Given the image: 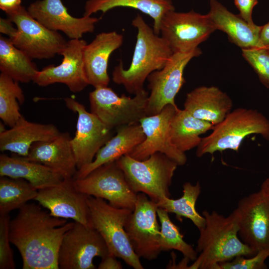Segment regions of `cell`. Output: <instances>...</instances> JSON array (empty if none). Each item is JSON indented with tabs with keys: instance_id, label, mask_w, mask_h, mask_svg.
<instances>
[{
	"instance_id": "6da1fadb",
	"label": "cell",
	"mask_w": 269,
	"mask_h": 269,
	"mask_svg": "<svg viewBox=\"0 0 269 269\" xmlns=\"http://www.w3.org/2000/svg\"><path fill=\"white\" fill-rule=\"evenodd\" d=\"M74 223L54 217L34 203L20 208L10 220L9 236L20 253L22 269H59V249L65 233Z\"/></svg>"
},
{
	"instance_id": "7a4b0ae2",
	"label": "cell",
	"mask_w": 269,
	"mask_h": 269,
	"mask_svg": "<svg viewBox=\"0 0 269 269\" xmlns=\"http://www.w3.org/2000/svg\"><path fill=\"white\" fill-rule=\"evenodd\" d=\"M202 215L205 219V225L199 230L196 249L200 255L188 269H218L220 263L237 256L255 255L238 237L239 225L234 211L227 217L216 211L204 210Z\"/></svg>"
},
{
	"instance_id": "3957f363",
	"label": "cell",
	"mask_w": 269,
	"mask_h": 269,
	"mask_svg": "<svg viewBox=\"0 0 269 269\" xmlns=\"http://www.w3.org/2000/svg\"><path fill=\"white\" fill-rule=\"evenodd\" d=\"M132 24L137 32L131 63L125 69L120 61L114 69L112 79L122 85L128 92L135 95L144 89V82L151 73L164 67L173 52L139 14L133 19Z\"/></svg>"
},
{
	"instance_id": "277c9868",
	"label": "cell",
	"mask_w": 269,
	"mask_h": 269,
	"mask_svg": "<svg viewBox=\"0 0 269 269\" xmlns=\"http://www.w3.org/2000/svg\"><path fill=\"white\" fill-rule=\"evenodd\" d=\"M212 131L197 147V157L226 150L238 151L245 138L253 134L269 140V120L257 110L239 108L231 111Z\"/></svg>"
},
{
	"instance_id": "5b68a950",
	"label": "cell",
	"mask_w": 269,
	"mask_h": 269,
	"mask_svg": "<svg viewBox=\"0 0 269 269\" xmlns=\"http://www.w3.org/2000/svg\"><path fill=\"white\" fill-rule=\"evenodd\" d=\"M116 161L134 192L144 193L156 203L163 197L170 198L169 187L178 165L166 155L156 152L139 160L126 154Z\"/></svg>"
},
{
	"instance_id": "8992f818",
	"label": "cell",
	"mask_w": 269,
	"mask_h": 269,
	"mask_svg": "<svg viewBox=\"0 0 269 269\" xmlns=\"http://www.w3.org/2000/svg\"><path fill=\"white\" fill-rule=\"evenodd\" d=\"M91 227L101 235L109 254L122 259L134 269H143L139 258L134 253L125 229L132 210L117 208L105 200L88 196Z\"/></svg>"
},
{
	"instance_id": "52a82bcc",
	"label": "cell",
	"mask_w": 269,
	"mask_h": 269,
	"mask_svg": "<svg viewBox=\"0 0 269 269\" xmlns=\"http://www.w3.org/2000/svg\"><path fill=\"white\" fill-rule=\"evenodd\" d=\"M148 96L144 89L132 98L119 96L108 86L96 88L89 95L90 112L112 129L139 123L146 116Z\"/></svg>"
},
{
	"instance_id": "ba28073f",
	"label": "cell",
	"mask_w": 269,
	"mask_h": 269,
	"mask_svg": "<svg viewBox=\"0 0 269 269\" xmlns=\"http://www.w3.org/2000/svg\"><path fill=\"white\" fill-rule=\"evenodd\" d=\"M7 15L17 29L9 39L31 59H48L61 55L67 41L58 31L46 27L22 5Z\"/></svg>"
},
{
	"instance_id": "9c48e42d",
	"label": "cell",
	"mask_w": 269,
	"mask_h": 269,
	"mask_svg": "<svg viewBox=\"0 0 269 269\" xmlns=\"http://www.w3.org/2000/svg\"><path fill=\"white\" fill-rule=\"evenodd\" d=\"M73 185L78 191L107 200L113 206L132 211L134 208L137 194L116 161L97 167L83 178L73 179Z\"/></svg>"
},
{
	"instance_id": "30bf717a",
	"label": "cell",
	"mask_w": 269,
	"mask_h": 269,
	"mask_svg": "<svg viewBox=\"0 0 269 269\" xmlns=\"http://www.w3.org/2000/svg\"><path fill=\"white\" fill-rule=\"evenodd\" d=\"M157 203L144 193L137 194L134 208L126 221L125 229L136 255L148 261L156 259L161 250L160 226L157 221Z\"/></svg>"
},
{
	"instance_id": "8fae6325",
	"label": "cell",
	"mask_w": 269,
	"mask_h": 269,
	"mask_svg": "<svg viewBox=\"0 0 269 269\" xmlns=\"http://www.w3.org/2000/svg\"><path fill=\"white\" fill-rule=\"evenodd\" d=\"M109 254L106 243L95 229L74 221L62 240L58 266L61 269H95L94 259Z\"/></svg>"
},
{
	"instance_id": "7c38bea8",
	"label": "cell",
	"mask_w": 269,
	"mask_h": 269,
	"mask_svg": "<svg viewBox=\"0 0 269 269\" xmlns=\"http://www.w3.org/2000/svg\"><path fill=\"white\" fill-rule=\"evenodd\" d=\"M201 54L197 47L186 52H174L164 67L147 77L149 90L146 116L159 113L168 105L176 106L175 98L185 83L184 69L189 61Z\"/></svg>"
},
{
	"instance_id": "4fadbf2b",
	"label": "cell",
	"mask_w": 269,
	"mask_h": 269,
	"mask_svg": "<svg viewBox=\"0 0 269 269\" xmlns=\"http://www.w3.org/2000/svg\"><path fill=\"white\" fill-rule=\"evenodd\" d=\"M216 30L208 14L193 10L166 13L160 25L161 36L174 52H186L198 47Z\"/></svg>"
},
{
	"instance_id": "5bb4252c",
	"label": "cell",
	"mask_w": 269,
	"mask_h": 269,
	"mask_svg": "<svg viewBox=\"0 0 269 269\" xmlns=\"http://www.w3.org/2000/svg\"><path fill=\"white\" fill-rule=\"evenodd\" d=\"M66 107L78 114L76 132L71 143L78 170L94 159L99 149L112 137V130L74 99H64Z\"/></svg>"
},
{
	"instance_id": "9a60e30c",
	"label": "cell",
	"mask_w": 269,
	"mask_h": 269,
	"mask_svg": "<svg viewBox=\"0 0 269 269\" xmlns=\"http://www.w3.org/2000/svg\"><path fill=\"white\" fill-rule=\"evenodd\" d=\"M178 108L177 106L168 105L158 114L142 118L139 123L145 138L128 155L135 159L143 160L156 152H161L178 166L184 165L187 160L185 153L173 145L170 136L171 122Z\"/></svg>"
},
{
	"instance_id": "2e32d148",
	"label": "cell",
	"mask_w": 269,
	"mask_h": 269,
	"mask_svg": "<svg viewBox=\"0 0 269 269\" xmlns=\"http://www.w3.org/2000/svg\"><path fill=\"white\" fill-rule=\"evenodd\" d=\"M234 211L241 240L255 255L269 251V199L260 190L240 199Z\"/></svg>"
},
{
	"instance_id": "e0dca14e",
	"label": "cell",
	"mask_w": 269,
	"mask_h": 269,
	"mask_svg": "<svg viewBox=\"0 0 269 269\" xmlns=\"http://www.w3.org/2000/svg\"><path fill=\"white\" fill-rule=\"evenodd\" d=\"M87 44L83 39H70L61 53V63L50 65L38 72L33 82L44 87L55 83L66 85L74 93L83 91L88 85L83 63V52Z\"/></svg>"
},
{
	"instance_id": "ac0fdd59",
	"label": "cell",
	"mask_w": 269,
	"mask_h": 269,
	"mask_svg": "<svg viewBox=\"0 0 269 269\" xmlns=\"http://www.w3.org/2000/svg\"><path fill=\"white\" fill-rule=\"evenodd\" d=\"M88 197L76 189L72 178L64 179L59 184L39 190L35 200L54 217L72 219L91 227Z\"/></svg>"
},
{
	"instance_id": "d6986e66",
	"label": "cell",
	"mask_w": 269,
	"mask_h": 269,
	"mask_svg": "<svg viewBox=\"0 0 269 269\" xmlns=\"http://www.w3.org/2000/svg\"><path fill=\"white\" fill-rule=\"evenodd\" d=\"M27 10L46 27L62 31L70 39H80L84 34L93 32L100 19L91 16H72L62 0H37L31 3Z\"/></svg>"
},
{
	"instance_id": "ffe728a7",
	"label": "cell",
	"mask_w": 269,
	"mask_h": 269,
	"mask_svg": "<svg viewBox=\"0 0 269 269\" xmlns=\"http://www.w3.org/2000/svg\"><path fill=\"white\" fill-rule=\"evenodd\" d=\"M124 37L115 31L98 34L84 49L83 63L89 85L95 88L108 86L109 59L112 53L123 43Z\"/></svg>"
},
{
	"instance_id": "44dd1931",
	"label": "cell",
	"mask_w": 269,
	"mask_h": 269,
	"mask_svg": "<svg viewBox=\"0 0 269 269\" xmlns=\"http://www.w3.org/2000/svg\"><path fill=\"white\" fill-rule=\"evenodd\" d=\"M68 133L54 139L33 143L25 159L40 163L57 171L64 179H72L78 169Z\"/></svg>"
},
{
	"instance_id": "7402d4cb",
	"label": "cell",
	"mask_w": 269,
	"mask_h": 269,
	"mask_svg": "<svg viewBox=\"0 0 269 269\" xmlns=\"http://www.w3.org/2000/svg\"><path fill=\"white\" fill-rule=\"evenodd\" d=\"M233 102L228 95L214 86H201L186 94L184 109L194 117L215 126L231 111Z\"/></svg>"
},
{
	"instance_id": "603a6c76",
	"label": "cell",
	"mask_w": 269,
	"mask_h": 269,
	"mask_svg": "<svg viewBox=\"0 0 269 269\" xmlns=\"http://www.w3.org/2000/svg\"><path fill=\"white\" fill-rule=\"evenodd\" d=\"M216 30L225 32L230 40L242 49L262 47V26L250 24L239 15L230 12L217 0H210L207 13Z\"/></svg>"
},
{
	"instance_id": "cb8c5ba5",
	"label": "cell",
	"mask_w": 269,
	"mask_h": 269,
	"mask_svg": "<svg viewBox=\"0 0 269 269\" xmlns=\"http://www.w3.org/2000/svg\"><path fill=\"white\" fill-rule=\"evenodd\" d=\"M60 133L53 124L31 122L22 116L10 129L0 133V150L26 157L33 143L53 139Z\"/></svg>"
},
{
	"instance_id": "d4e9b609",
	"label": "cell",
	"mask_w": 269,
	"mask_h": 269,
	"mask_svg": "<svg viewBox=\"0 0 269 269\" xmlns=\"http://www.w3.org/2000/svg\"><path fill=\"white\" fill-rule=\"evenodd\" d=\"M116 129V135L99 149L93 162L78 170L73 179L83 178L97 167L117 161L128 154L145 138L139 123L122 126Z\"/></svg>"
},
{
	"instance_id": "484cf974",
	"label": "cell",
	"mask_w": 269,
	"mask_h": 269,
	"mask_svg": "<svg viewBox=\"0 0 269 269\" xmlns=\"http://www.w3.org/2000/svg\"><path fill=\"white\" fill-rule=\"evenodd\" d=\"M0 176L21 178L39 190L56 185L64 179L53 169L23 156L0 155Z\"/></svg>"
},
{
	"instance_id": "4316f807",
	"label": "cell",
	"mask_w": 269,
	"mask_h": 269,
	"mask_svg": "<svg viewBox=\"0 0 269 269\" xmlns=\"http://www.w3.org/2000/svg\"><path fill=\"white\" fill-rule=\"evenodd\" d=\"M117 7H128L138 10L153 20V29L160 34V25L164 15L175 10L171 0H87L84 5V16H91L98 11L105 13Z\"/></svg>"
},
{
	"instance_id": "83f0119b",
	"label": "cell",
	"mask_w": 269,
	"mask_h": 269,
	"mask_svg": "<svg viewBox=\"0 0 269 269\" xmlns=\"http://www.w3.org/2000/svg\"><path fill=\"white\" fill-rule=\"evenodd\" d=\"M214 126L194 117L185 109L178 108L170 124L171 141L177 149L185 153L197 147L202 138L200 135L212 130Z\"/></svg>"
},
{
	"instance_id": "f1b7e54d",
	"label": "cell",
	"mask_w": 269,
	"mask_h": 269,
	"mask_svg": "<svg viewBox=\"0 0 269 269\" xmlns=\"http://www.w3.org/2000/svg\"><path fill=\"white\" fill-rule=\"evenodd\" d=\"M0 70L15 81H33L39 71L36 65L23 51L16 47L9 38L0 36Z\"/></svg>"
},
{
	"instance_id": "f546056e",
	"label": "cell",
	"mask_w": 269,
	"mask_h": 269,
	"mask_svg": "<svg viewBox=\"0 0 269 269\" xmlns=\"http://www.w3.org/2000/svg\"><path fill=\"white\" fill-rule=\"evenodd\" d=\"M201 193V185L199 182L193 185L186 182L183 185L182 196L173 199L163 197L157 203L158 207L163 208L168 213H174L176 219L181 221L182 218L190 220L196 227L200 230L205 225V219L196 209V203Z\"/></svg>"
},
{
	"instance_id": "4dcf8cb0",
	"label": "cell",
	"mask_w": 269,
	"mask_h": 269,
	"mask_svg": "<svg viewBox=\"0 0 269 269\" xmlns=\"http://www.w3.org/2000/svg\"><path fill=\"white\" fill-rule=\"evenodd\" d=\"M38 190L21 178L1 176L0 178V215L19 209L31 200H35Z\"/></svg>"
},
{
	"instance_id": "1f68e13d",
	"label": "cell",
	"mask_w": 269,
	"mask_h": 269,
	"mask_svg": "<svg viewBox=\"0 0 269 269\" xmlns=\"http://www.w3.org/2000/svg\"><path fill=\"white\" fill-rule=\"evenodd\" d=\"M22 89L12 78L1 72L0 74V118L3 123L12 127L22 117L19 104L24 103Z\"/></svg>"
},
{
	"instance_id": "d6a6232c",
	"label": "cell",
	"mask_w": 269,
	"mask_h": 269,
	"mask_svg": "<svg viewBox=\"0 0 269 269\" xmlns=\"http://www.w3.org/2000/svg\"><path fill=\"white\" fill-rule=\"evenodd\" d=\"M168 213L165 209L158 207L157 214L160 224L159 244L161 251L177 250L189 261H195L198 253L191 245L184 240L179 227L171 221Z\"/></svg>"
},
{
	"instance_id": "836d02e7",
	"label": "cell",
	"mask_w": 269,
	"mask_h": 269,
	"mask_svg": "<svg viewBox=\"0 0 269 269\" xmlns=\"http://www.w3.org/2000/svg\"><path fill=\"white\" fill-rule=\"evenodd\" d=\"M242 55L262 82L269 87V49L264 47L242 49Z\"/></svg>"
},
{
	"instance_id": "e575fe53",
	"label": "cell",
	"mask_w": 269,
	"mask_h": 269,
	"mask_svg": "<svg viewBox=\"0 0 269 269\" xmlns=\"http://www.w3.org/2000/svg\"><path fill=\"white\" fill-rule=\"evenodd\" d=\"M10 217L0 215V269H14L15 263L9 236Z\"/></svg>"
},
{
	"instance_id": "d590c367",
	"label": "cell",
	"mask_w": 269,
	"mask_h": 269,
	"mask_svg": "<svg viewBox=\"0 0 269 269\" xmlns=\"http://www.w3.org/2000/svg\"><path fill=\"white\" fill-rule=\"evenodd\" d=\"M268 257V251H261L250 257L239 256L220 263L218 269H265L267 268L265 261Z\"/></svg>"
},
{
	"instance_id": "8d00e7d4",
	"label": "cell",
	"mask_w": 269,
	"mask_h": 269,
	"mask_svg": "<svg viewBox=\"0 0 269 269\" xmlns=\"http://www.w3.org/2000/svg\"><path fill=\"white\" fill-rule=\"evenodd\" d=\"M258 2V0H234V3L239 10V15L247 22L254 24L252 19L253 8Z\"/></svg>"
},
{
	"instance_id": "74e56055",
	"label": "cell",
	"mask_w": 269,
	"mask_h": 269,
	"mask_svg": "<svg viewBox=\"0 0 269 269\" xmlns=\"http://www.w3.org/2000/svg\"><path fill=\"white\" fill-rule=\"evenodd\" d=\"M116 257L109 254L102 258V261L98 266L99 269H122L123 267L120 262Z\"/></svg>"
},
{
	"instance_id": "f35d334b",
	"label": "cell",
	"mask_w": 269,
	"mask_h": 269,
	"mask_svg": "<svg viewBox=\"0 0 269 269\" xmlns=\"http://www.w3.org/2000/svg\"><path fill=\"white\" fill-rule=\"evenodd\" d=\"M12 21L9 18H0V32L8 36L9 38L12 37L17 31L12 24Z\"/></svg>"
},
{
	"instance_id": "ab89813d",
	"label": "cell",
	"mask_w": 269,
	"mask_h": 269,
	"mask_svg": "<svg viewBox=\"0 0 269 269\" xmlns=\"http://www.w3.org/2000/svg\"><path fill=\"white\" fill-rule=\"evenodd\" d=\"M21 3V0H0V8L7 14L18 9Z\"/></svg>"
},
{
	"instance_id": "60d3db41",
	"label": "cell",
	"mask_w": 269,
	"mask_h": 269,
	"mask_svg": "<svg viewBox=\"0 0 269 269\" xmlns=\"http://www.w3.org/2000/svg\"><path fill=\"white\" fill-rule=\"evenodd\" d=\"M260 42L262 47L269 49V22L262 26L260 33Z\"/></svg>"
},
{
	"instance_id": "b9f144b4",
	"label": "cell",
	"mask_w": 269,
	"mask_h": 269,
	"mask_svg": "<svg viewBox=\"0 0 269 269\" xmlns=\"http://www.w3.org/2000/svg\"><path fill=\"white\" fill-rule=\"evenodd\" d=\"M260 190L269 199V177L266 178L263 182Z\"/></svg>"
},
{
	"instance_id": "7bdbcfd3",
	"label": "cell",
	"mask_w": 269,
	"mask_h": 269,
	"mask_svg": "<svg viewBox=\"0 0 269 269\" xmlns=\"http://www.w3.org/2000/svg\"><path fill=\"white\" fill-rule=\"evenodd\" d=\"M0 133L4 132L6 130L4 129V125L3 123H0Z\"/></svg>"
}]
</instances>
